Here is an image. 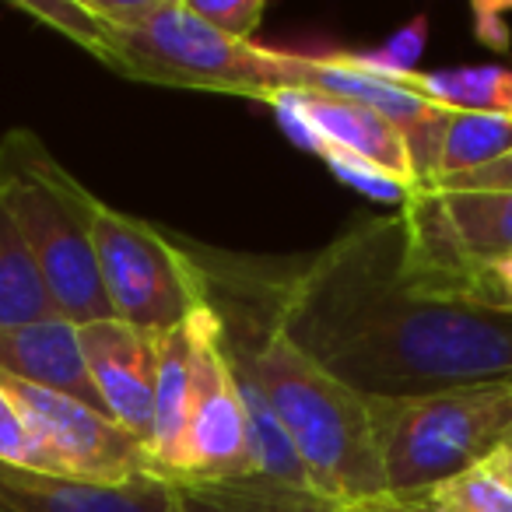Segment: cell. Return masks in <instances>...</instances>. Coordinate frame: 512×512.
Listing matches in <instances>:
<instances>
[{"label":"cell","instance_id":"603a6c76","mask_svg":"<svg viewBox=\"0 0 512 512\" xmlns=\"http://www.w3.org/2000/svg\"><path fill=\"white\" fill-rule=\"evenodd\" d=\"M15 11L36 18L46 29L60 32V36L71 39L81 50H92L95 32H99V22L85 8V0H18Z\"/></svg>","mask_w":512,"mask_h":512},{"label":"cell","instance_id":"5bb4252c","mask_svg":"<svg viewBox=\"0 0 512 512\" xmlns=\"http://www.w3.org/2000/svg\"><path fill=\"white\" fill-rule=\"evenodd\" d=\"M288 95L306 113V120L313 123L327 148L348 151V155H358L365 162H376L379 169L393 172L397 179H404V183H411L418 190V176H414V162H411V151H407L404 134L390 120H383L376 109L320 92H288Z\"/></svg>","mask_w":512,"mask_h":512},{"label":"cell","instance_id":"7402d4cb","mask_svg":"<svg viewBox=\"0 0 512 512\" xmlns=\"http://www.w3.org/2000/svg\"><path fill=\"white\" fill-rule=\"evenodd\" d=\"M449 302H463V306L477 309H495V313L512 316V253L498 256L491 264L470 271L460 285L453 288Z\"/></svg>","mask_w":512,"mask_h":512},{"label":"cell","instance_id":"4dcf8cb0","mask_svg":"<svg viewBox=\"0 0 512 512\" xmlns=\"http://www.w3.org/2000/svg\"><path fill=\"white\" fill-rule=\"evenodd\" d=\"M502 449H512V425H509V432H505V442H502Z\"/></svg>","mask_w":512,"mask_h":512},{"label":"cell","instance_id":"484cf974","mask_svg":"<svg viewBox=\"0 0 512 512\" xmlns=\"http://www.w3.org/2000/svg\"><path fill=\"white\" fill-rule=\"evenodd\" d=\"M442 193H512V155L498 158V162L484 165L474 172H460V176L446 179V183L432 186Z\"/></svg>","mask_w":512,"mask_h":512},{"label":"cell","instance_id":"f1b7e54d","mask_svg":"<svg viewBox=\"0 0 512 512\" xmlns=\"http://www.w3.org/2000/svg\"><path fill=\"white\" fill-rule=\"evenodd\" d=\"M498 456H502V467H505V474H509V481H512V449H498Z\"/></svg>","mask_w":512,"mask_h":512},{"label":"cell","instance_id":"7a4b0ae2","mask_svg":"<svg viewBox=\"0 0 512 512\" xmlns=\"http://www.w3.org/2000/svg\"><path fill=\"white\" fill-rule=\"evenodd\" d=\"M204 295L221 323L232 372L253 379L281 421L306 481L330 502L390 495L372 439L369 400L316 365L281 327L288 264L190 246Z\"/></svg>","mask_w":512,"mask_h":512},{"label":"cell","instance_id":"d6986e66","mask_svg":"<svg viewBox=\"0 0 512 512\" xmlns=\"http://www.w3.org/2000/svg\"><path fill=\"white\" fill-rule=\"evenodd\" d=\"M418 502L428 512H512V481L502 467V456L491 453L477 467L418 495Z\"/></svg>","mask_w":512,"mask_h":512},{"label":"cell","instance_id":"ba28073f","mask_svg":"<svg viewBox=\"0 0 512 512\" xmlns=\"http://www.w3.org/2000/svg\"><path fill=\"white\" fill-rule=\"evenodd\" d=\"M0 390L8 393L29 432L36 435L46 474L85 484H134L158 477L148 442L127 432L109 414L8 372H0Z\"/></svg>","mask_w":512,"mask_h":512},{"label":"cell","instance_id":"4fadbf2b","mask_svg":"<svg viewBox=\"0 0 512 512\" xmlns=\"http://www.w3.org/2000/svg\"><path fill=\"white\" fill-rule=\"evenodd\" d=\"M193 397V330L190 316L179 327L155 334V428L151 456L162 481L183 484L186 474V428Z\"/></svg>","mask_w":512,"mask_h":512},{"label":"cell","instance_id":"7c38bea8","mask_svg":"<svg viewBox=\"0 0 512 512\" xmlns=\"http://www.w3.org/2000/svg\"><path fill=\"white\" fill-rule=\"evenodd\" d=\"M0 372L43 386V390L67 393V397L106 414V404H102L99 390L88 376L85 355H81L78 323L64 320V316L0 330Z\"/></svg>","mask_w":512,"mask_h":512},{"label":"cell","instance_id":"9a60e30c","mask_svg":"<svg viewBox=\"0 0 512 512\" xmlns=\"http://www.w3.org/2000/svg\"><path fill=\"white\" fill-rule=\"evenodd\" d=\"M53 316H60L57 302L46 288L36 256L8 207L0 204V330L43 323Z\"/></svg>","mask_w":512,"mask_h":512},{"label":"cell","instance_id":"5b68a950","mask_svg":"<svg viewBox=\"0 0 512 512\" xmlns=\"http://www.w3.org/2000/svg\"><path fill=\"white\" fill-rule=\"evenodd\" d=\"M390 495L418 498L498 453L512 425V379L369 400Z\"/></svg>","mask_w":512,"mask_h":512},{"label":"cell","instance_id":"8fae6325","mask_svg":"<svg viewBox=\"0 0 512 512\" xmlns=\"http://www.w3.org/2000/svg\"><path fill=\"white\" fill-rule=\"evenodd\" d=\"M176 484L144 477L134 484H85L0 463V512H172Z\"/></svg>","mask_w":512,"mask_h":512},{"label":"cell","instance_id":"44dd1931","mask_svg":"<svg viewBox=\"0 0 512 512\" xmlns=\"http://www.w3.org/2000/svg\"><path fill=\"white\" fill-rule=\"evenodd\" d=\"M323 162H327V169L334 172L344 186L358 190L362 197L379 200V204H397V211L414 197V193H418L411 183L397 179L393 172L379 169L376 162H365V158H358V155H348V151L327 148L323 151Z\"/></svg>","mask_w":512,"mask_h":512},{"label":"cell","instance_id":"83f0119b","mask_svg":"<svg viewBox=\"0 0 512 512\" xmlns=\"http://www.w3.org/2000/svg\"><path fill=\"white\" fill-rule=\"evenodd\" d=\"M330 512H407V502L397 495H383V498H365V502H341Z\"/></svg>","mask_w":512,"mask_h":512},{"label":"cell","instance_id":"f546056e","mask_svg":"<svg viewBox=\"0 0 512 512\" xmlns=\"http://www.w3.org/2000/svg\"><path fill=\"white\" fill-rule=\"evenodd\" d=\"M404 502H407V512H428L425 505L418 502V498H404Z\"/></svg>","mask_w":512,"mask_h":512},{"label":"cell","instance_id":"2e32d148","mask_svg":"<svg viewBox=\"0 0 512 512\" xmlns=\"http://www.w3.org/2000/svg\"><path fill=\"white\" fill-rule=\"evenodd\" d=\"M505 155H512V113H460V109H449L432 186L446 183L460 172L484 169V165L498 162Z\"/></svg>","mask_w":512,"mask_h":512},{"label":"cell","instance_id":"cb8c5ba5","mask_svg":"<svg viewBox=\"0 0 512 512\" xmlns=\"http://www.w3.org/2000/svg\"><path fill=\"white\" fill-rule=\"evenodd\" d=\"M197 18H204L211 29L235 43H253L256 29L264 22L267 4L264 0H186Z\"/></svg>","mask_w":512,"mask_h":512},{"label":"cell","instance_id":"ac0fdd59","mask_svg":"<svg viewBox=\"0 0 512 512\" xmlns=\"http://www.w3.org/2000/svg\"><path fill=\"white\" fill-rule=\"evenodd\" d=\"M428 102L460 113H512V67H449L400 78Z\"/></svg>","mask_w":512,"mask_h":512},{"label":"cell","instance_id":"6da1fadb","mask_svg":"<svg viewBox=\"0 0 512 512\" xmlns=\"http://www.w3.org/2000/svg\"><path fill=\"white\" fill-rule=\"evenodd\" d=\"M404 256L400 211L344 228L288 271L285 334L365 400L512 379V316L414 292Z\"/></svg>","mask_w":512,"mask_h":512},{"label":"cell","instance_id":"d4e9b609","mask_svg":"<svg viewBox=\"0 0 512 512\" xmlns=\"http://www.w3.org/2000/svg\"><path fill=\"white\" fill-rule=\"evenodd\" d=\"M0 463H11V467H25V470H43L46 474L43 449H39L36 435L29 432L25 418L18 414V407L11 404V397L4 390H0Z\"/></svg>","mask_w":512,"mask_h":512},{"label":"cell","instance_id":"3957f363","mask_svg":"<svg viewBox=\"0 0 512 512\" xmlns=\"http://www.w3.org/2000/svg\"><path fill=\"white\" fill-rule=\"evenodd\" d=\"M85 8L99 22L88 53L123 78L267 106L281 92L306 88L309 53L235 43L193 15L186 0H85Z\"/></svg>","mask_w":512,"mask_h":512},{"label":"cell","instance_id":"1f68e13d","mask_svg":"<svg viewBox=\"0 0 512 512\" xmlns=\"http://www.w3.org/2000/svg\"><path fill=\"white\" fill-rule=\"evenodd\" d=\"M172 512H179V491H176V509H172Z\"/></svg>","mask_w":512,"mask_h":512},{"label":"cell","instance_id":"8992f818","mask_svg":"<svg viewBox=\"0 0 512 512\" xmlns=\"http://www.w3.org/2000/svg\"><path fill=\"white\" fill-rule=\"evenodd\" d=\"M92 242L109 309L130 327L162 334L207 299L186 242L134 214L102 204Z\"/></svg>","mask_w":512,"mask_h":512},{"label":"cell","instance_id":"e0dca14e","mask_svg":"<svg viewBox=\"0 0 512 512\" xmlns=\"http://www.w3.org/2000/svg\"><path fill=\"white\" fill-rule=\"evenodd\" d=\"M179 491V512H330L337 502L309 488H288L271 481L186 484Z\"/></svg>","mask_w":512,"mask_h":512},{"label":"cell","instance_id":"4316f807","mask_svg":"<svg viewBox=\"0 0 512 512\" xmlns=\"http://www.w3.org/2000/svg\"><path fill=\"white\" fill-rule=\"evenodd\" d=\"M271 109H274V120H278V127L285 130L288 141L299 144V148H306V151H313V155H320V158H323L327 144H323V137L316 134L313 123L306 120V113H302V109L292 102V95L281 92L278 99L271 102Z\"/></svg>","mask_w":512,"mask_h":512},{"label":"cell","instance_id":"30bf717a","mask_svg":"<svg viewBox=\"0 0 512 512\" xmlns=\"http://www.w3.org/2000/svg\"><path fill=\"white\" fill-rule=\"evenodd\" d=\"M88 376L99 390L106 414L151 446L155 428V334L130 323L95 320L78 327Z\"/></svg>","mask_w":512,"mask_h":512},{"label":"cell","instance_id":"9c48e42d","mask_svg":"<svg viewBox=\"0 0 512 512\" xmlns=\"http://www.w3.org/2000/svg\"><path fill=\"white\" fill-rule=\"evenodd\" d=\"M193 330V397L186 428V474L183 484L249 481V421L246 407L221 351V323L211 302L190 313Z\"/></svg>","mask_w":512,"mask_h":512},{"label":"cell","instance_id":"277c9868","mask_svg":"<svg viewBox=\"0 0 512 512\" xmlns=\"http://www.w3.org/2000/svg\"><path fill=\"white\" fill-rule=\"evenodd\" d=\"M0 204L22 228L57 313L78 327L109 320L113 309L102 292L92 242L102 200L32 130H8L0 137Z\"/></svg>","mask_w":512,"mask_h":512},{"label":"cell","instance_id":"ffe728a7","mask_svg":"<svg viewBox=\"0 0 512 512\" xmlns=\"http://www.w3.org/2000/svg\"><path fill=\"white\" fill-rule=\"evenodd\" d=\"M428 43V18H414L404 29H397L383 46L362 53H341L351 67L358 71L379 74V78H407V74H418V60L425 53Z\"/></svg>","mask_w":512,"mask_h":512},{"label":"cell","instance_id":"52a82bcc","mask_svg":"<svg viewBox=\"0 0 512 512\" xmlns=\"http://www.w3.org/2000/svg\"><path fill=\"white\" fill-rule=\"evenodd\" d=\"M404 274L414 292L446 299L470 271L512 253V193L418 190L404 207Z\"/></svg>","mask_w":512,"mask_h":512}]
</instances>
